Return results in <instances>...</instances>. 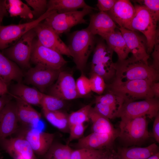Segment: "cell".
Listing matches in <instances>:
<instances>
[{
  "label": "cell",
  "instance_id": "12",
  "mask_svg": "<svg viewBox=\"0 0 159 159\" xmlns=\"http://www.w3.org/2000/svg\"><path fill=\"white\" fill-rule=\"evenodd\" d=\"M19 136L29 143L34 154L44 156L54 143V133L45 132L37 128H26L22 130Z\"/></svg>",
  "mask_w": 159,
  "mask_h": 159
},
{
  "label": "cell",
  "instance_id": "49",
  "mask_svg": "<svg viewBox=\"0 0 159 159\" xmlns=\"http://www.w3.org/2000/svg\"><path fill=\"white\" fill-rule=\"evenodd\" d=\"M145 159H159V152H158Z\"/></svg>",
  "mask_w": 159,
  "mask_h": 159
},
{
  "label": "cell",
  "instance_id": "21",
  "mask_svg": "<svg viewBox=\"0 0 159 159\" xmlns=\"http://www.w3.org/2000/svg\"><path fill=\"white\" fill-rule=\"evenodd\" d=\"M119 29L132 55L136 59L148 64L149 55L141 37L134 31L121 27Z\"/></svg>",
  "mask_w": 159,
  "mask_h": 159
},
{
  "label": "cell",
  "instance_id": "9",
  "mask_svg": "<svg viewBox=\"0 0 159 159\" xmlns=\"http://www.w3.org/2000/svg\"><path fill=\"white\" fill-rule=\"evenodd\" d=\"M56 11L47 10L38 18L23 24L6 26L0 24V50H2L14 44L27 32Z\"/></svg>",
  "mask_w": 159,
  "mask_h": 159
},
{
  "label": "cell",
  "instance_id": "17",
  "mask_svg": "<svg viewBox=\"0 0 159 159\" xmlns=\"http://www.w3.org/2000/svg\"><path fill=\"white\" fill-rule=\"evenodd\" d=\"M119 132L101 133L92 132L78 140L76 144L77 149L86 148L95 150H109L113 148V144L118 138Z\"/></svg>",
  "mask_w": 159,
  "mask_h": 159
},
{
  "label": "cell",
  "instance_id": "23",
  "mask_svg": "<svg viewBox=\"0 0 159 159\" xmlns=\"http://www.w3.org/2000/svg\"><path fill=\"white\" fill-rule=\"evenodd\" d=\"M23 77L19 66L0 52V80L8 86L13 81L20 82Z\"/></svg>",
  "mask_w": 159,
  "mask_h": 159
},
{
  "label": "cell",
  "instance_id": "43",
  "mask_svg": "<svg viewBox=\"0 0 159 159\" xmlns=\"http://www.w3.org/2000/svg\"><path fill=\"white\" fill-rule=\"evenodd\" d=\"M153 130L152 135L156 142L159 143V113L154 117Z\"/></svg>",
  "mask_w": 159,
  "mask_h": 159
},
{
  "label": "cell",
  "instance_id": "19",
  "mask_svg": "<svg viewBox=\"0 0 159 159\" xmlns=\"http://www.w3.org/2000/svg\"><path fill=\"white\" fill-rule=\"evenodd\" d=\"M18 122L16 102L11 100L0 113V139L15 133L18 129Z\"/></svg>",
  "mask_w": 159,
  "mask_h": 159
},
{
  "label": "cell",
  "instance_id": "38",
  "mask_svg": "<svg viewBox=\"0 0 159 159\" xmlns=\"http://www.w3.org/2000/svg\"><path fill=\"white\" fill-rule=\"evenodd\" d=\"M89 80L91 90L98 95H101L106 87L103 78L99 75L91 73Z\"/></svg>",
  "mask_w": 159,
  "mask_h": 159
},
{
  "label": "cell",
  "instance_id": "24",
  "mask_svg": "<svg viewBox=\"0 0 159 159\" xmlns=\"http://www.w3.org/2000/svg\"><path fill=\"white\" fill-rule=\"evenodd\" d=\"M9 94L32 105H41L44 94L33 87L18 82L11 88Z\"/></svg>",
  "mask_w": 159,
  "mask_h": 159
},
{
  "label": "cell",
  "instance_id": "8",
  "mask_svg": "<svg viewBox=\"0 0 159 159\" xmlns=\"http://www.w3.org/2000/svg\"><path fill=\"white\" fill-rule=\"evenodd\" d=\"M134 7L135 13L130 24V30L138 31L144 35L146 39L147 52L148 54L153 51L157 35L159 32L157 29V23L145 7L138 4H135Z\"/></svg>",
  "mask_w": 159,
  "mask_h": 159
},
{
  "label": "cell",
  "instance_id": "4",
  "mask_svg": "<svg viewBox=\"0 0 159 159\" xmlns=\"http://www.w3.org/2000/svg\"><path fill=\"white\" fill-rule=\"evenodd\" d=\"M146 116L133 118H121L118 126V138L129 145L139 144L150 136Z\"/></svg>",
  "mask_w": 159,
  "mask_h": 159
},
{
  "label": "cell",
  "instance_id": "14",
  "mask_svg": "<svg viewBox=\"0 0 159 159\" xmlns=\"http://www.w3.org/2000/svg\"><path fill=\"white\" fill-rule=\"evenodd\" d=\"M34 29L37 40L43 46L53 49L62 55L71 56L68 46L52 27L41 22Z\"/></svg>",
  "mask_w": 159,
  "mask_h": 159
},
{
  "label": "cell",
  "instance_id": "37",
  "mask_svg": "<svg viewBox=\"0 0 159 159\" xmlns=\"http://www.w3.org/2000/svg\"><path fill=\"white\" fill-rule=\"evenodd\" d=\"M27 4L33 9L34 17L38 18L47 10V1L46 0H25Z\"/></svg>",
  "mask_w": 159,
  "mask_h": 159
},
{
  "label": "cell",
  "instance_id": "40",
  "mask_svg": "<svg viewBox=\"0 0 159 159\" xmlns=\"http://www.w3.org/2000/svg\"><path fill=\"white\" fill-rule=\"evenodd\" d=\"M85 130L84 124H76L69 127V136L67 144L74 140H79L83 136Z\"/></svg>",
  "mask_w": 159,
  "mask_h": 159
},
{
  "label": "cell",
  "instance_id": "33",
  "mask_svg": "<svg viewBox=\"0 0 159 159\" xmlns=\"http://www.w3.org/2000/svg\"><path fill=\"white\" fill-rule=\"evenodd\" d=\"M64 105V100L54 96L44 94L40 106L43 112L61 110Z\"/></svg>",
  "mask_w": 159,
  "mask_h": 159
},
{
  "label": "cell",
  "instance_id": "35",
  "mask_svg": "<svg viewBox=\"0 0 159 159\" xmlns=\"http://www.w3.org/2000/svg\"><path fill=\"white\" fill-rule=\"evenodd\" d=\"M106 150H95L79 148L73 150L71 159H94L102 154Z\"/></svg>",
  "mask_w": 159,
  "mask_h": 159
},
{
  "label": "cell",
  "instance_id": "16",
  "mask_svg": "<svg viewBox=\"0 0 159 159\" xmlns=\"http://www.w3.org/2000/svg\"><path fill=\"white\" fill-rule=\"evenodd\" d=\"M0 147L14 159H36L29 143L19 136L0 139Z\"/></svg>",
  "mask_w": 159,
  "mask_h": 159
},
{
  "label": "cell",
  "instance_id": "25",
  "mask_svg": "<svg viewBox=\"0 0 159 159\" xmlns=\"http://www.w3.org/2000/svg\"><path fill=\"white\" fill-rule=\"evenodd\" d=\"M155 143L144 147H120L117 153L118 159H145L159 152Z\"/></svg>",
  "mask_w": 159,
  "mask_h": 159
},
{
  "label": "cell",
  "instance_id": "46",
  "mask_svg": "<svg viewBox=\"0 0 159 159\" xmlns=\"http://www.w3.org/2000/svg\"><path fill=\"white\" fill-rule=\"evenodd\" d=\"M6 4V0H0V24L4 18L8 14Z\"/></svg>",
  "mask_w": 159,
  "mask_h": 159
},
{
  "label": "cell",
  "instance_id": "27",
  "mask_svg": "<svg viewBox=\"0 0 159 159\" xmlns=\"http://www.w3.org/2000/svg\"><path fill=\"white\" fill-rule=\"evenodd\" d=\"M92 7L83 0H50L47 1V10L62 13L77 11L80 8Z\"/></svg>",
  "mask_w": 159,
  "mask_h": 159
},
{
  "label": "cell",
  "instance_id": "48",
  "mask_svg": "<svg viewBox=\"0 0 159 159\" xmlns=\"http://www.w3.org/2000/svg\"><path fill=\"white\" fill-rule=\"evenodd\" d=\"M8 86L0 80V96L6 94H9Z\"/></svg>",
  "mask_w": 159,
  "mask_h": 159
},
{
  "label": "cell",
  "instance_id": "5",
  "mask_svg": "<svg viewBox=\"0 0 159 159\" xmlns=\"http://www.w3.org/2000/svg\"><path fill=\"white\" fill-rule=\"evenodd\" d=\"M91 64L92 73L102 77L105 82L114 78L116 70L112 61L113 51L107 44L101 41L94 49Z\"/></svg>",
  "mask_w": 159,
  "mask_h": 159
},
{
  "label": "cell",
  "instance_id": "3",
  "mask_svg": "<svg viewBox=\"0 0 159 159\" xmlns=\"http://www.w3.org/2000/svg\"><path fill=\"white\" fill-rule=\"evenodd\" d=\"M94 36L86 28L74 32L70 37L68 47L71 57L77 68L82 72L94 49Z\"/></svg>",
  "mask_w": 159,
  "mask_h": 159
},
{
  "label": "cell",
  "instance_id": "22",
  "mask_svg": "<svg viewBox=\"0 0 159 159\" xmlns=\"http://www.w3.org/2000/svg\"><path fill=\"white\" fill-rule=\"evenodd\" d=\"M13 97L15 100L19 122L25 126L37 128L41 120L40 114L32 105L19 98Z\"/></svg>",
  "mask_w": 159,
  "mask_h": 159
},
{
  "label": "cell",
  "instance_id": "2",
  "mask_svg": "<svg viewBox=\"0 0 159 159\" xmlns=\"http://www.w3.org/2000/svg\"><path fill=\"white\" fill-rule=\"evenodd\" d=\"M155 82L145 80L120 81L113 80L108 90L122 98L124 102L154 97L151 88Z\"/></svg>",
  "mask_w": 159,
  "mask_h": 159
},
{
  "label": "cell",
  "instance_id": "31",
  "mask_svg": "<svg viewBox=\"0 0 159 159\" xmlns=\"http://www.w3.org/2000/svg\"><path fill=\"white\" fill-rule=\"evenodd\" d=\"M43 113L47 120L53 126L63 131L69 130L68 115L65 113L59 110Z\"/></svg>",
  "mask_w": 159,
  "mask_h": 159
},
{
  "label": "cell",
  "instance_id": "44",
  "mask_svg": "<svg viewBox=\"0 0 159 159\" xmlns=\"http://www.w3.org/2000/svg\"><path fill=\"white\" fill-rule=\"evenodd\" d=\"M100 159H118L117 152L113 148L107 150Z\"/></svg>",
  "mask_w": 159,
  "mask_h": 159
},
{
  "label": "cell",
  "instance_id": "26",
  "mask_svg": "<svg viewBox=\"0 0 159 159\" xmlns=\"http://www.w3.org/2000/svg\"><path fill=\"white\" fill-rule=\"evenodd\" d=\"M103 39L106 41L108 47L117 54L118 60L127 58L130 51L120 31H115Z\"/></svg>",
  "mask_w": 159,
  "mask_h": 159
},
{
  "label": "cell",
  "instance_id": "15",
  "mask_svg": "<svg viewBox=\"0 0 159 159\" xmlns=\"http://www.w3.org/2000/svg\"><path fill=\"white\" fill-rule=\"evenodd\" d=\"M49 95L64 100L81 97L77 92L76 81L72 75L65 71L60 72L56 82L50 88Z\"/></svg>",
  "mask_w": 159,
  "mask_h": 159
},
{
  "label": "cell",
  "instance_id": "41",
  "mask_svg": "<svg viewBox=\"0 0 159 159\" xmlns=\"http://www.w3.org/2000/svg\"><path fill=\"white\" fill-rule=\"evenodd\" d=\"M152 53L153 62L150 66L155 70L159 71V32L156 37L155 44Z\"/></svg>",
  "mask_w": 159,
  "mask_h": 159
},
{
  "label": "cell",
  "instance_id": "32",
  "mask_svg": "<svg viewBox=\"0 0 159 159\" xmlns=\"http://www.w3.org/2000/svg\"><path fill=\"white\" fill-rule=\"evenodd\" d=\"M73 150L67 144L53 143L44 155V159H71Z\"/></svg>",
  "mask_w": 159,
  "mask_h": 159
},
{
  "label": "cell",
  "instance_id": "39",
  "mask_svg": "<svg viewBox=\"0 0 159 159\" xmlns=\"http://www.w3.org/2000/svg\"><path fill=\"white\" fill-rule=\"evenodd\" d=\"M76 86L78 93L81 97L88 95L91 91L89 79L83 74L76 81Z\"/></svg>",
  "mask_w": 159,
  "mask_h": 159
},
{
  "label": "cell",
  "instance_id": "34",
  "mask_svg": "<svg viewBox=\"0 0 159 159\" xmlns=\"http://www.w3.org/2000/svg\"><path fill=\"white\" fill-rule=\"evenodd\" d=\"M90 104L87 105L68 115L69 127L72 125L84 124L90 121L89 114L92 107Z\"/></svg>",
  "mask_w": 159,
  "mask_h": 159
},
{
  "label": "cell",
  "instance_id": "18",
  "mask_svg": "<svg viewBox=\"0 0 159 159\" xmlns=\"http://www.w3.org/2000/svg\"><path fill=\"white\" fill-rule=\"evenodd\" d=\"M106 12L120 27L130 30V24L135 10L130 1L117 0L112 8Z\"/></svg>",
  "mask_w": 159,
  "mask_h": 159
},
{
  "label": "cell",
  "instance_id": "42",
  "mask_svg": "<svg viewBox=\"0 0 159 159\" xmlns=\"http://www.w3.org/2000/svg\"><path fill=\"white\" fill-rule=\"evenodd\" d=\"M116 0H98L97 6L100 11L106 12L113 7Z\"/></svg>",
  "mask_w": 159,
  "mask_h": 159
},
{
  "label": "cell",
  "instance_id": "11",
  "mask_svg": "<svg viewBox=\"0 0 159 159\" xmlns=\"http://www.w3.org/2000/svg\"><path fill=\"white\" fill-rule=\"evenodd\" d=\"M30 61L37 65L60 70L67 62L62 55L57 51L41 44L34 40Z\"/></svg>",
  "mask_w": 159,
  "mask_h": 159
},
{
  "label": "cell",
  "instance_id": "20",
  "mask_svg": "<svg viewBox=\"0 0 159 159\" xmlns=\"http://www.w3.org/2000/svg\"><path fill=\"white\" fill-rule=\"evenodd\" d=\"M117 26L106 12L100 11L91 16L87 29L93 35L98 34L103 39L114 32Z\"/></svg>",
  "mask_w": 159,
  "mask_h": 159
},
{
  "label": "cell",
  "instance_id": "45",
  "mask_svg": "<svg viewBox=\"0 0 159 159\" xmlns=\"http://www.w3.org/2000/svg\"><path fill=\"white\" fill-rule=\"evenodd\" d=\"M13 97L9 94H6L0 96V113L5 105L12 100Z\"/></svg>",
  "mask_w": 159,
  "mask_h": 159
},
{
  "label": "cell",
  "instance_id": "13",
  "mask_svg": "<svg viewBox=\"0 0 159 159\" xmlns=\"http://www.w3.org/2000/svg\"><path fill=\"white\" fill-rule=\"evenodd\" d=\"M61 71L40 65L30 68L26 74L27 82L35 87L42 92L52 85Z\"/></svg>",
  "mask_w": 159,
  "mask_h": 159
},
{
  "label": "cell",
  "instance_id": "36",
  "mask_svg": "<svg viewBox=\"0 0 159 159\" xmlns=\"http://www.w3.org/2000/svg\"><path fill=\"white\" fill-rule=\"evenodd\" d=\"M145 7L154 20L157 23L159 19V0H140L134 1Z\"/></svg>",
  "mask_w": 159,
  "mask_h": 159
},
{
  "label": "cell",
  "instance_id": "1",
  "mask_svg": "<svg viewBox=\"0 0 159 159\" xmlns=\"http://www.w3.org/2000/svg\"><path fill=\"white\" fill-rule=\"evenodd\" d=\"M116 70L113 79L120 81L135 80H145L153 82L159 80V71L148 64L138 59L133 55L115 63Z\"/></svg>",
  "mask_w": 159,
  "mask_h": 159
},
{
  "label": "cell",
  "instance_id": "7",
  "mask_svg": "<svg viewBox=\"0 0 159 159\" xmlns=\"http://www.w3.org/2000/svg\"><path fill=\"white\" fill-rule=\"evenodd\" d=\"M37 36L34 29L25 33L15 43L2 51V53L19 66L30 67L33 44Z\"/></svg>",
  "mask_w": 159,
  "mask_h": 159
},
{
  "label": "cell",
  "instance_id": "30",
  "mask_svg": "<svg viewBox=\"0 0 159 159\" xmlns=\"http://www.w3.org/2000/svg\"><path fill=\"white\" fill-rule=\"evenodd\" d=\"M124 102L122 98L109 90L106 94L96 96L95 99V102L104 105L115 112L117 116Z\"/></svg>",
  "mask_w": 159,
  "mask_h": 159
},
{
  "label": "cell",
  "instance_id": "47",
  "mask_svg": "<svg viewBox=\"0 0 159 159\" xmlns=\"http://www.w3.org/2000/svg\"><path fill=\"white\" fill-rule=\"evenodd\" d=\"M151 88L154 97L158 99L159 97V82H153L152 84Z\"/></svg>",
  "mask_w": 159,
  "mask_h": 159
},
{
  "label": "cell",
  "instance_id": "28",
  "mask_svg": "<svg viewBox=\"0 0 159 159\" xmlns=\"http://www.w3.org/2000/svg\"><path fill=\"white\" fill-rule=\"evenodd\" d=\"M89 118L92 123V129L93 132L107 133L119 132L118 129L115 128L109 119L96 112L92 107L90 111Z\"/></svg>",
  "mask_w": 159,
  "mask_h": 159
},
{
  "label": "cell",
  "instance_id": "10",
  "mask_svg": "<svg viewBox=\"0 0 159 159\" xmlns=\"http://www.w3.org/2000/svg\"><path fill=\"white\" fill-rule=\"evenodd\" d=\"M159 101L153 97L138 101L124 102L116 117L133 118L146 116L152 119L159 113Z\"/></svg>",
  "mask_w": 159,
  "mask_h": 159
},
{
  "label": "cell",
  "instance_id": "29",
  "mask_svg": "<svg viewBox=\"0 0 159 159\" xmlns=\"http://www.w3.org/2000/svg\"><path fill=\"white\" fill-rule=\"evenodd\" d=\"M6 4L7 12L11 17L19 16L25 19L34 18L32 10L21 0H6Z\"/></svg>",
  "mask_w": 159,
  "mask_h": 159
},
{
  "label": "cell",
  "instance_id": "6",
  "mask_svg": "<svg viewBox=\"0 0 159 159\" xmlns=\"http://www.w3.org/2000/svg\"><path fill=\"white\" fill-rule=\"evenodd\" d=\"M95 8H85L81 11L58 13L57 11L52 14L43 22L52 28L59 35L69 32L71 28L77 24L87 23L84 19Z\"/></svg>",
  "mask_w": 159,
  "mask_h": 159
}]
</instances>
